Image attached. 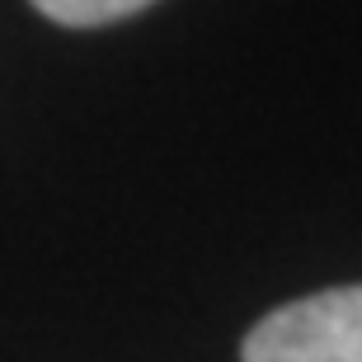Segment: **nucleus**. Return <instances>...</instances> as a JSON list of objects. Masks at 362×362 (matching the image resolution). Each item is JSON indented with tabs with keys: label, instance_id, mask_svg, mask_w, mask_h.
<instances>
[{
	"label": "nucleus",
	"instance_id": "nucleus-2",
	"mask_svg": "<svg viewBox=\"0 0 362 362\" xmlns=\"http://www.w3.org/2000/svg\"><path fill=\"white\" fill-rule=\"evenodd\" d=\"M146 5H156V0H33V10L62 28H104L146 10Z\"/></svg>",
	"mask_w": 362,
	"mask_h": 362
},
{
	"label": "nucleus",
	"instance_id": "nucleus-1",
	"mask_svg": "<svg viewBox=\"0 0 362 362\" xmlns=\"http://www.w3.org/2000/svg\"><path fill=\"white\" fill-rule=\"evenodd\" d=\"M240 362H362V282L269 310L245 334Z\"/></svg>",
	"mask_w": 362,
	"mask_h": 362
}]
</instances>
